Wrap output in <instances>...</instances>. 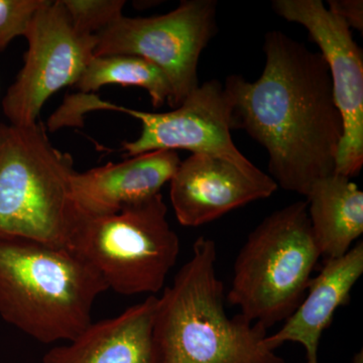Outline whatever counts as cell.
I'll return each instance as SVG.
<instances>
[{
  "label": "cell",
  "instance_id": "obj_16",
  "mask_svg": "<svg viewBox=\"0 0 363 363\" xmlns=\"http://www.w3.org/2000/svg\"><path fill=\"white\" fill-rule=\"evenodd\" d=\"M106 85L133 86L147 90L152 106L171 104L173 90L168 78L147 60L130 55L93 57L75 87L93 94Z\"/></svg>",
  "mask_w": 363,
  "mask_h": 363
},
{
  "label": "cell",
  "instance_id": "obj_7",
  "mask_svg": "<svg viewBox=\"0 0 363 363\" xmlns=\"http://www.w3.org/2000/svg\"><path fill=\"white\" fill-rule=\"evenodd\" d=\"M75 109L80 116L92 111H114L135 117L142 133L133 142H124L126 156L135 157L154 150H189L225 160L250 174H259L234 145L233 105L217 79L196 87L180 106L168 112H145L104 101L95 94L79 93Z\"/></svg>",
  "mask_w": 363,
  "mask_h": 363
},
{
  "label": "cell",
  "instance_id": "obj_13",
  "mask_svg": "<svg viewBox=\"0 0 363 363\" xmlns=\"http://www.w3.org/2000/svg\"><path fill=\"white\" fill-rule=\"evenodd\" d=\"M157 296L116 317L91 322L75 338L45 353L43 363H155Z\"/></svg>",
  "mask_w": 363,
  "mask_h": 363
},
{
  "label": "cell",
  "instance_id": "obj_11",
  "mask_svg": "<svg viewBox=\"0 0 363 363\" xmlns=\"http://www.w3.org/2000/svg\"><path fill=\"white\" fill-rule=\"evenodd\" d=\"M278 188L264 172L250 174L225 160L192 154L169 181V199L179 223L197 227L266 199Z\"/></svg>",
  "mask_w": 363,
  "mask_h": 363
},
{
  "label": "cell",
  "instance_id": "obj_14",
  "mask_svg": "<svg viewBox=\"0 0 363 363\" xmlns=\"http://www.w3.org/2000/svg\"><path fill=\"white\" fill-rule=\"evenodd\" d=\"M363 274V243H357L338 259L325 260L322 271L312 279L297 309L277 333L267 336L266 344L276 350L286 342L304 346L307 363L318 362V348L339 307L347 304L353 286Z\"/></svg>",
  "mask_w": 363,
  "mask_h": 363
},
{
  "label": "cell",
  "instance_id": "obj_3",
  "mask_svg": "<svg viewBox=\"0 0 363 363\" xmlns=\"http://www.w3.org/2000/svg\"><path fill=\"white\" fill-rule=\"evenodd\" d=\"M108 290L73 248L0 236V317L40 343L70 341Z\"/></svg>",
  "mask_w": 363,
  "mask_h": 363
},
{
  "label": "cell",
  "instance_id": "obj_4",
  "mask_svg": "<svg viewBox=\"0 0 363 363\" xmlns=\"http://www.w3.org/2000/svg\"><path fill=\"white\" fill-rule=\"evenodd\" d=\"M74 172L42 124L0 123V236L70 247L84 219L72 192Z\"/></svg>",
  "mask_w": 363,
  "mask_h": 363
},
{
  "label": "cell",
  "instance_id": "obj_5",
  "mask_svg": "<svg viewBox=\"0 0 363 363\" xmlns=\"http://www.w3.org/2000/svg\"><path fill=\"white\" fill-rule=\"evenodd\" d=\"M320 257L307 202L292 203L269 214L250 233L236 257L226 300L267 330L297 309Z\"/></svg>",
  "mask_w": 363,
  "mask_h": 363
},
{
  "label": "cell",
  "instance_id": "obj_18",
  "mask_svg": "<svg viewBox=\"0 0 363 363\" xmlns=\"http://www.w3.org/2000/svg\"><path fill=\"white\" fill-rule=\"evenodd\" d=\"M45 0H0V52L16 38L25 37Z\"/></svg>",
  "mask_w": 363,
  "mask_h": 363
},
{
  "label": "cell",
  "instance_id": "obj_19",
  "mask_svg": "<svg viewBox=\"0 0 363 363\" xmlns=\"http://www.w3.org/2000/svg\"><path fill=\"white\" fill-rule=\"evenodd\" d=\"M328 9L345 21L350 28L363 30L362 0H328Z\"/></svg>",
  "mask_w": 363,
  "mask_h": 363
},
{
  "label": "cell",
  "instance_id": "obj_9",
  "mask_svg": "<svg viewBox=\"0 0 363 363\" xmlns=\"http://www.w3.org/2000/svg\"><path fill=\"white\" fill-rule=\"evenodd\" d=\"M25 64L2 100L9 123H38L50 97L75 86L94 57L96 35L79 33L72 25L62 0H45L28 26Z\"/></svg>",
  "mask_w": 363,
  "mask_h": 363
},
{
  "label": "cell",
  "instance_id": "obj_17",
  "mask_svg": "<svg viewBox=\"0 0 363 363\" xmlns=\"http://www.w3.org/2000/svg\"><path fill=\"white\" fill-rule=\"evenodd\" d=\"M74 28L96 35L123 16V0H62Z\"/></svg>",
  "mask_w": 363,
  "mask_h": 363
},
{
  "label": "cell",
  "instance_id": "obj_8",
  "mask_svg": "<svg viewBox=\"0 0 363 363\" xmlns=\"http://www.w3.org/2000/svg\"><path fill=\"white\" fill-rule=\"evenodd\" d=\"M217 30L216 0H184L162 16H121L96 35L94 56L130 55L154 63L171 84L174 109L199 86L200 56Z\"/></svg>",
  "mask_w": 363,
  "mask_h": 363
},
{
  "label": "cell",
  "instance_id": "obj_2",
  "mask_svg": "<svg viewBox=\"0 0 363 363\" xmlns=\"http://www.w3.org/2000/svg\"><path fill=\"white\" fill-rule=\"evenodd\" d=\"M216 260L214 240L200 236L191 259L157 297L155 363H286L267 347L262 325L241 314L228 317Z\"/></svg>",
  "mask_w": 363,
  "mask_h": 363
},
{
  "label": "cell",
  "instance_id": "obj_6",
  "mask_svg": "<svg viewBox=\"0 0 363 363\" xmlns=\"http://www.w3.org/2000/svg\"><path fill=\"white\" fill-rule=\"evenodd\" d=\"M71 248L94 267L108 290L156 296L180 252L161 193L116 214L84 218Z\"/></svg>",
  "mask_w": 363,
  "mask_h": 363
},
{
  "label": "cell",
  "instance_id": "obj_10",
  "mask_svg": "<svg viewBox=\"0 0 363 363\" xmlns=\"http://www.w3.org/2000/svg\"><path fill=\"white\" fill-rule=\"evenodd\" d=\"M274 13L304 26L329 67L343 121L335 173L352 179L363 167V54L351 28L321 0H274Z\"/></svg>",
  "mask_w": 363,
  "mask_h": 363
},
{
  "label": "cell",
  "instance_id": "obj_12",
  "mask_svg": "<svg viewBox=\"0 0 363 363\" xmlns=\"http://www.w3.org/2000/svg\"><path fill=\"white\" fill-rule=\"evenodd\" d=\"M181 160L175 150H154L117 164L74 172L72 192L84 218L107 216L161 193Z\"/></svg>",
  "mask_w": 363,
  "mask_h": 363
},
{
  "label": "cell",
  "instance_id": "obj_15",
  "mask_svg": "<svg viewBox=\"0 0 363 363\" xmlns=\"http://www.w3.org/2000/svg\"><path fill=\"white\" fill-rule=\"evenodd\" d=\"M305 197L321 257H343L363 233L362 191L348 177L334 173L317 181Z\"/></svg>",
  "mask_w": 363,
  "mask_h": 363
},
{
  "label": "cell",
  "instance_id": "obj_1",
  "mask_svg": "<svg viewBox=\"0 0 363 363\" xmlns=\"http://www.w3.org/2000/svg\"><path fill=\"white\" fill-rule=\"evenodd\" d=\"M266 65L250 82L226 78L234 130L266 149L269 176L278 187L306 196L335 173L343 121L334 99L329 67L320 52L278 30L264 35Z\"/></svg>",
  "mask_w": 363,
  "mask_h": 363
}]
</instances>
